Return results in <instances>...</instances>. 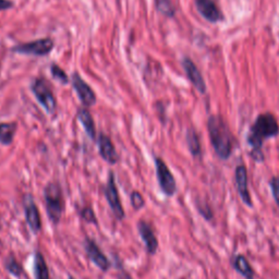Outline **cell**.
<instances>
[{
    "label": "cell",
    "instance_id": "obj_13",
    "mask_svg": "<svg viewBox=\"0 0 279 279\" xmlns=\"http://www.w3.org/2000/svg\"><path fill=\"white\" fill-rule=\"evenodd\" d=\"M138 230L141 239L144 242L147 253L154 255L157 252V249H158V240L156 238L152 226L147 224L145 220H140L138 224Z\"/></svg>",
    "mask_w": 279,
    "mask_h": 279
},
{
    "label": "cell",
    "instance_id": "obj_10",
    "mask_svg": "<svg viewBox=\"0 0 279 279\" xmlns=\"http://www.w3.org/2000/svg\"><path fill=\"white\" fill-rule=\"evenodd\" d=\"M234 180L235 185H237V190L239 195L248 207H252L253 202L251 198V194L249 191V181H248V171L245 165H239L235 167L234 170Z\"/></svg>",
    "mask_w": 279,
    "mask_h": 279
},
{
    "label": "cell",
    "instance_id": "obj_4",
    "mask_svg": "<svg viewBox=\"0 0 279 279\" xmlns=\"http://www.w3.org/2000/svg\"><path fill=\"white\" fill-rule=\"evenodd\" d=\"M155 168L157 181L164 194L167 196H173L177 192V182L170 169L161 157H155Z\"/></svg>",
    "mask_w": 279,
    "mask_h": 279
},
{
    "label": "cell",
    "instance_id": "obj_27",
    "mask_svg": "<svg viewBox=\"0 0 279 279\" xmlns=\"http://www.w3.org/2000/svg\"><path fill=\"white\" fill-rule=\"evenodd\" d=\"M196 209H197V211L200 213V215H202L206 220L210 221L213 218V212H212V210L207 205H205V204H197L196 205Z\"/></svg>",
    "mask_w": 279,
    "mask_h": 279
},
{
    "label": "cell",
    "instance_id": "obj_17",
    "mask_svg": "<svg viewBox=\"0 0 279 279\" xmlns=\"http://www.w3.org/2000/svg\"><path fill=\"white\" fill-rule=\"evenodd\" d=\"M77 119L83 126L85 132L88 133L91 140L96 139V127L94 119H93L91 112L87 108H80L77 110Z\"/></svg>",
    "mask_w": 279,
    "mask_h": 279
},
{
    "label": "cell",
    "instance_id": "obj_20",
    "mask_svg": "<svg viewBox=\"0 0 279 279\" xmlns=\"http://www.w3.org/2000/svg\"><path fill=\"white\" fill-rule=\"evenodd\" d=\"M185 140H187V145L191 155L193 157H198L201 156L202 153V147H201V142H200V138L197 133L193 128H190L187 131V135H185Z\"/></svg>",
    "mask_w": 279,
    "mask_h": 279
},
{
    "label": "cell",
    "instance_id": "obj_26",
    "mask_svg": "<svg viewBox=\"0 0 279 279\" xmlns=\"http://www.w3.org/2000/svg\"><path fill=\"white\" fill-rule=\"evenodd\" d=\"M52 74L56 80H58L62 84H67L69 82L68 75L64 73L63 70H61L58 66H57V64H53L52 66Z\"/></svg>",
    "mask_w": 279,
    "mask_h": 279
},
{
    "label": "cell",
    "instance_id": "obj_14",
    "mask_svg": "<svg viewBox=\"0 0 279 279\" xmlns=\"http://www.w3.org/2000/svg\"><path fill=\"white\" fill-rule=\"evenodd\" d=\"M195 6L203 18L209 20L210 22L215 23L223 19V14L213 0H195Z\"/></svg>",
    "mask_w": 279,
    "mask_h": 279
},
{
    "label": "cell",
    "instance_id": "obj_15",
    "mask_svg": "<svg viewBox=\"0 0 279 279\" xmlns=\"http://www.w3.org/2000/svg\"><path fill=\"white\" fill-rule=\"evenodd\" d=\"M182 64H183V68L185 70V73H187L189 80L193 84V87H194L200 93H202L203 94V93H205V91H206V85H205L202 74L200 73V71L196 68L194 62H193L189 58H184Z\"/></svg>",
    "mask_w": 279,
    "mask_h": 279
},
{
    "label": "cell",
    "instance_id": "obj_1",
    "mask_svg": "<svg viewBox=\"0 0 279 279\" xmlns=\"http://www.w3.org/2000/svg\"><path fill=\"white\" fill-rule=\"evenodd\" d=\"M279 134V124L273 113H261L250 128L247 142L250 146V156L256 163H263L265 156L263 153L264 142Z\"/></svg>",
    "mask_w": 279,
    "mask_h": 279
},
{
    "label": "cell",
    "instance_id": "obj_21",
    "mask_svg": "<svg viewBox=\"0 0 279 279\" xmlns=\"http://www.w3.org/2000/svg\"><path fill=\"white\" fill-rule=\"evenodd\" d=\"M5 268L8 273H10L14 277H21L23 273V268L20 265V263L17 261L16 257L13 255H9L5 261Z\"/></svg>",
    "mask_w": 279,
    "mask_h": 279
},
{
    "label": "cell",
    "instance_id": "obj_18",
    "mask_svg": "<svg viewBox=\"0 0 279 279\" xmlns=\"http://www.w3.org/2000/svg\"><path fill=\"white\" fill-rule=\"evenodd\" d=\"M34 275L35 279H51L45 257L39 251L35 253L34 256Z\"/></svg>",
    "mask_w": 279,
    "mask_h": 279
},
{
    "label": "cell",
    "instance_id": "obj_7",
    "mask_svg": "<svg viewBox=\"0 0 279 279\" xmlns=\"http://www.w3.org/2000/svg\"><path fill=\"white\" fill-rule=\"evenodd\" d=\"M54 48V43L51 38L37 39L31 43H26L23 45H19L14 47L12 51L19 54L25 55H35V56H46L52 52Z\"/></svg>",
    "mask_w": 279,
    "mask_h": 279
},
{
    "label": "cell",
    "instance_id": "obj_8",
    "mask_svg": "<svg viewBox=\"0 0 279 279\" xmlns=\"http://www.w3.org/2000/svg\"><path fill=\"white\" fill-rule=\"evenodd\" d=\"M23 205H24V212H25V219L26 223L30 227L33 233H38L42 229V220L39 211L37 209V205L35 203L34 198L32 195L26 194L23 198Z\"/></svg>",
    "mask_w": 279,
    "mask_h": 279
},
{
    "label": "cell",
    "instance_id": "obj_23",
    "mask_svg": "<svg viewBox=\"0 0 279 279\" xmlns=\"http://www.w3.org/2000/svg\"><path fill=\"white\" fill-rule=\"evenodd\" d=\"M130 200H131V205H132V207L135 211H139V210L143 209V207H144V205H145L144 198H143L142 194L139 191H133L131 193Z\"/></svg>",
    "mask_w": 279,
    "mask_h": 279
},
{
    "label": "cell",
    "instance_id": "obj_25",
    "mask_svg": "<svg viewBox=\"0 0 279 279\" xmlns=\"http://www.w3.org/2000/svg\"><path fill=\"white\" fill-rule=\"evenodd\" d=\"M80 215L85 221H87V223L97 225V218L92 207H84V209L81 211Z\"/></svg>",
    "mask_w": 279,
    "mask_h": 279
},
{
    "label": "cell",
    "instance_id": "obj_6",
    "mask_svg": "<svg viewBox=\"0 0 279 279\" xmlns=\"http://www.w3.org/2000/svg\"><path fill=\"white\" fill-rule=\"evenodd\" d=\"M31 89L38 103L44 107V109L48 113H54L56 111L57 102L51 88L44 78H36L33 82Z\"/></svg>",
    "mask_w": 279,
    "mask_h": 279
},
{
    "label": "cell",
    "instance_id": "obj_24",
    "mask_svg": "<svg viewBox=\"0 0 279 279\" xmlns=\"http://www.w3.org/2000/svg\"><path fill=\"white\" fill-rule=\"evenodd\" d=\"M269 187L276 205L279 207V177H273L269 181Z\"/></svg>",
    "mask_w": 279,
    "mask_h": 279
},
{
    "label": "cell",
    "instance_id": "obj_3",
    "mask_svg": "<svg viewBox=\"0 0 279 279\" xmlns=\"http://www.w3.org/2000/svg\"><path fill=\"white\" fill-rule=\"evenodd\" d=\"M44 201L46 212L53 224H58L64 210V198L60 185L49 182L44 189Z\"/></svg>",
    "mask_w": 279,
    "mask_h": 279
},
{
    "label": "cell",
    "instance_id": "obj_16",
    "mask_svg": "<svg viewBox=\"0 0 279 279\" xmlns=\"http://www.w3.org/2000/svg\"><path fill=\"white\" fill-rule=\"evenodd\" d=\"M231 265L233 269L245 278V279H254V270L250 265L247 257L242 254H237L232 257Z\"/></svg>",
    "mask_w": 279,
    "mask_h": 279
},
{
    "label": "cell",
    "instance_id": "obj_29",
    "mask_svg": "<svg viewBox=\"0 0 279 279\" xmlns=\"http://www.w3.org/2000/svg\"><path fill=\"white\" fill-rule=\"evenodd\" d=\"M118 279H132V277L124 268H120V271L118 273Z\"/></svg>",
    "mask_w": 279,
    "mask_h": 279
},
{
    "label": "cell",
    "instance_id": "obj_30",
    "mask_svg": "<svg viewBox=\"0 0 279 279\" xmlns=\"http://www.w3.org/2000/svg\"><path fill=\"white\" fill-rule=\"evenodd\" d=\"M69 279H74L73 277H69Z\"/></svg>",
    "mask_w": 279,
    "mask_h": 279
},
{
    "label": "cell",
    "instance_id": "obj_2",
    "mask_svg": "<svg viewBox=\"0 0 279 279\" xmlns=\"http://www.w3.org/2000/svg\"><path fill=\"white\" fill-rule=\"evenodd\" d=\"M210 140L216 155L221 161L230 158L233 149V138L226 121L220 116H211L207 121Z\"/></svg>",
    "mask_w": 279,
    "mask_h": 279
},
{
    "label": "cell",
    "instance_id": "obj_19",
    "mask_svg": "<svg viewBox=\"0 0 279 279\" xmlns=\"http://www.w3.org/2000/svg\"><path fill=\"white\" fill-rule=\"evenodd\" d=\"M16 131H17L16 123H0V144L3 145L12 144Z\"/></svg>",
    "mask_w": 279,
    "mask_h": 279
},
{
    "label": "cell",
    "instance_id": "obj_5",
    "mask_svg": "<svg viewBox=\"0 0 279 279\" xmlns=\"http://www.w3.org/2000/svg\"><path fill=\"white\" fill-rule=\"evenodd\" d=\"M104 194L106 197V201L108 203L111 212L113 213L114 217L118 220H123L126 216L125 210L120 201L118 188L116 185V180H114V174L112 171L108 174V179H107V183L104 189Z\"/></svg>",
    "mask_w": 279,
    "mask_h": 279
},
{
    "label": "cell",
    "instance_id": "obj_9",
    "mask_svg": "<svg viewBox=\"0 0 279 279\" xmlns=\"http://www.w3.org/2000/svg\"><path fill=\"white\" fill-rule=\"evenodd\" d=\"M84 250L87 252L89 259L94 263L95 265L103 271H107L110 268V262L107 259V256L97 246V243L90 238H87L84 241Z\"/></svg>",
    "mask_w": 279,
    "mask_h": 279
},
{
    "label": "cell",
    "instance_id": "obj_11",
    "mask_svg": "<svg viewBox=\"0 0 279 279\" xmlns=\"http://www.w3.org/2000/svg\"><path fill=\"white\" fill-rule=\"evenodd\" d=\"M72 85L74 91L76 92V95L80 98L81 103L84 106L91 107L93 105H95L96 95L94 91L90 88V85L77 73H74L72 75Z\"/></svg>",
    "mask_w": 279,
    "mask_h": 279
},
{
    "label": "cell",
    "instance_id": "obj_22",
    "mask_svg": "<svg viewBox=\"0 0 279 279\" xmlns=\"http://www.w3.org/2000/svg\"><path fill=\"white\" fill-rule=\"evenodd\" d=\"M156 8L164 16L173 18L175 16V7L170 0H155Z\"/></svg>",
    "mask_w": 279,
    "mask_h": 279
},
{
    "label": "cell",
    "instance_id": "obj_12",
    "mask_svg": "<svg viewBox=\"0 0 279 279\" xmlns=\"http://www.w3.org/2000/svg\"><path fill=\"white\" fill-rule=\"evenodd\" d=\"M97 145L99 155H101L102 158L106 163H108L109 165H116L119 162V155L108 135H106L104 133L99 134L97 139Z\"/></svg>",
    "mask_w": 279,
    "mask_h": 279
},
{
    "label": "cell",
    "instance_id": "obj_28",
    "mask_svg": "<svg viewBox=\"0 0 279 279\" xmlns=\"http://www.w3.org/2000/svg\"><path fill=\"white\" fill-rule=\"evenodd\" d=\"M12 6H13V4L11 2H9V0H0V11L10 9Z\"/></svg>",
    "mask_w": 279,
    "mask_h": 279
}]
</instances>
